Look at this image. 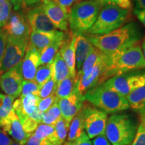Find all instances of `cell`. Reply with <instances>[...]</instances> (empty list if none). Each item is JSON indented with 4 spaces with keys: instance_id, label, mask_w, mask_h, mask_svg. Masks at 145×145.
<instances>
[{
    "instance_id": "f35d334b",
    "label": "cell",
    "mask_w": 145,
    "mask_h": 145,
    "mask_svg": "<svg viewBox=\"0 0 145 145\" xmlns=\"http://www.w3.org/2000/svg\"><path fill=\"white\" fill-rule=\"evenodd\" d=\"M131 145H145V128L141 124L138 126L137 133Z\"/></svg>"
},
{
    "instance_id": "f1b7e54d",
    "label": "cell",
    "mask_w": 145,
    "mask_h": 145,
    "mask_svg": "<svg viewBox=\"0 0 145 145\" xmlns=\"http://www.w3.org/2000/svg\"><path fill=\"white\" fill-rule=\"evenodd\" d=\"M61 117V112L57 101L54 103L52 106L44 114L41 123L54 126V124Z\"/></svg>"
},
{
    "instance_id": "ffe728a7",
    "label": "cell",
    "mask_w": 145,
    "mask_h": 145,
    "mask_svg": "<svg viewBox=\"0 0 145 145\" xmlns=\"http://www.w3.org/2000/svg\"><path fill=\"white\" fill-rule=\"evenodd\" d=\"M75 34H73L69 36L59 50L61 57H63L69 69L70 75L75 79H76L77 76L75 54Z\"/></svg>"
},
{
    "instance_id": "681fc988",
    "label": "cell",
    "mask_w": 145,
    "mask_h": 145,
    "mask_svg": "<svg viewBox=\"0 0 145 145\" xmlns=\"http://www.w3.org/2000/svg\"><path fill=\"white\" fill-rule=\"evenodd\" d=\"M40 1H42V0H25V5L26 7L31 6V5H35Z\"/></svg>"
},
{
    "instance_id": "5bb4252c",
    "label": "cell",
    "mask_w": 145,
    "mask_h": 145,
    "mask_svg": "<svg viewBox=\"0 0 145 145\" xmlns=\"http://www.w3.org/2000/svg\"><path fill=\"white\" fill-rule=\"evenodd\" d=\"M26 16L32 32H51L57 30L40 5L30 9L26 13Z\"/></svg>"
},
{
    "instance_id": "52a82bcc",
    "label": "cell",
    "mask_w": 145,
    "mask_h": 145,
    "mask_svg": "<svg viewBox=\"0 0 145 145\" xmlns=\"http://www.w3.org/2000/svg\"><path fill=\"white\" fill-rule=\"evenodd\" d=\"M111 65L110 55L104 53L101 59L95 66L83 74L77 81L78 93L84 96L88 90L97 85H101L106 81V72Z\"/></svg>"
},
{
    "instance_id": "cb8c5ba5",
    "label": "cell",
    "mask_w": 145,
    "mask_h": 145,
    "mask_svg": "<svg viewBox=\"0 0 145 145\" xmlns=\"http://www.w3.org/2000/svg\"><path fill=\"white\" fill-rule=\"evenodd\" d=\"M86 105V104H85ZM85 105L81 110L76 114L70 123L67 137V141L77 139L84 132V110Z\"/></svg>"
},
{
    "instance_id": "f6af8a7d",
    "label": "cell",
    "mask_w": 145,
    "mask_h": 145,
    "mask_svg": "<svg viewBox=\"0 0 145 145\" xmlns=\"http://www.w3.org/2000/svg\"><path fill=\"white\" fill-rule=\"evenodd\" d=\"M134 14L137 16L139 21L145 26V9H141V10L135 9Z\"/></svg>"
},
{
    "instance_id": "d6a6232c",
    "label": "cell",
    "mask_w": 145,
    "mask_h": 145,
    "mask_svg": "<svg viewBox=\"0 0 145 145\" xmlns=\"http://www.w3.org/2000/svg\"><path fill=\"white\" fill-rule=\"evenodd\" d=\"M13 5L10 0H0V28L8 22L12 12Z\"/></svg>"
},
{
    "instance_id": "ab89813d",
    "label": "cell",
    "mask_w": 145,
    "mask_h": 145,
    "mask_svg": "<svg viewBox=\"0 0 145 145\" xmlns=\"http://www.w3.org/2000/svg\"><path fill=\"white\" fill-rule=\"evenodd\" d=\"M63 145H93L91 140L86 132H83L80 137L75 140L65 142Z\"/></svg>"
},
{
    "instance_id": "60d3db41",
    "label": "cell",
    "mask_w": 145,
    "mask_h": 145,
    "mask_svg": "<svg viewBox=\"0 0 145 145\" xmlns=\"http://www.w3.org/2000/svg\"><path fill=\"white\" fill-rule=\"evenodd\" d=\"M54 1H55L69 15L72 7L75 3L80 1V0H54Z\"/></svg>"
},
{
    "instance_id": "d4e9b609",
    "label": "cell",
    "mask_w": 145,
    "mask_h": 145,
    "mask_svg": "<svg viewBox=\"0 0 145 145\" xmlns=\"http://www.w3.org/2000/svg\"><path fill=\"white\" fill-rule=\"evenodd\" d=\"M52 65V77L57 83V86L69 76H70L69 69L66 63L61 57L59 51L55 58H54Z\"/></svg>"
},
{
    "instance_id": "7c38bea8",
    "label": "cell",
    "mask_w": 145,
    "mask_h": 145,
    "mask_svg": "<svg viewBox=\"0 0 145 145\" xmlns=\"http://www.w3.org/2000/svg\"><path fill=\"white\" fill-rule=\"evenodd\" d=\"M22 81L20 63L0 77V88L7 95L15 99L20 95Z\"/></svg>"
},
{
    "instance_id": "6da1fadb",
    "label": "cell",
    "mask_w": 145,
    "mask_h": 145,
    "mask_svg": "<svg viewBox=\"0 0 145 145\" xmlns=\"http://www.w3.org/2000/svg\"><path fill=\"white\" fill-rule=\"evenodd\" d=\"M87 37L94 47L105 54H111L139 44L142 32L137 22H130L108 34Z\"/></svg>"
},
{
    "instance_id": "2e32d148",
    "label": "cell",
    "mask_w": 145,
    "mask_h": 145,
    "mask_svg": "<svg viewBox=\"0 0 145 145\" xmlns=\"http://www.w3.org/2000/svg\"><path fill=\"white\" fill-rule=\"evenodd\" d=\"M84 96L75 91L71 95L65 98L58 100L61 116L63 119L71 123L76 114L81 110L85 105Z\"/></svg>"
},
{
    "instance_id": "816d5d0a",
    "label": "cell",
    "mask_w": 145,
    "mask_h": 145,
    "mask_svg": "<svg viewBox=\"0 0 145 145\" xmlns=\"http://www.w3.org/2000/svg\"><path fill=\"white\" fill-rule=\"evenodd\" d=\"M141 118V123L140 124L142 125L143 127L145 128V116L142 117H140Z\"/></svg>"
},
{
    "instance_id": "f546056e",
    "label": "cell",
    "mask_w": 145,
    "mask_h": 145,
    "mask_svg": "<svg viewBox=\"0 0 145 145\" xmlns=\"http://www.w3.org/2000/svg\"><path fill=\"white\" fill-rule=\"evenodd\" d=\"M14 99L10 96L0 93V122L5 120L10 116L13 111Z\"/></svg>"
},
{
    "instance_id": "ee69618b",
    "label": "cell",
    "mask_w": 145,
    "mask_h": 145,
    "mask_svg": "<svg viewBox=\"0 0 145 145\" xmlns=\"http://www.w3.org/2000/svg\"><path fill=\"white\" fill-rule=\"evenodd\" d=\"M93 139V140L92 141L93 145H112L110 141L108 140L105 134L97 136Z\"/></svg>"
},
{
    "instance_id": "e0dca14e",
    "label": "cell",
    "mask_w": 145,
    "mask_h": 145,
    "mask_svg": "<svg viewBox=\"0 0 145 145\" xmlns=\"http://www.w3.org/2000/svg\"><path fill=\"white\" fill-rule=\"evenodd\" d=\"M69 35L70 34H66L64 32L58 30L51 32L32 31L30 32L29 37L28 45L41 52L43 49L55 42L65 40Z\"/></svg>"
},
{
    "instance_id": "83f0119b",
    "label": "cell",
    "mask_w": 145,
    "mask_h": 145,
    "mask_svg": "<svg viewBox=\"0 0 145 145\" xmlns=\"http://www.w3.org/2000/svg\"><path fill=\"white\" fill-rule=\"evenodd\" d=\"M104 56V52H101V50L97 49V48H94L93 50L90 52V54L88 56L85 61L83 62V64L81 67V70L79 72H77V76H76V80L79 79V77L85 72L89 70L91 68L97 64L99 61L101 59V58Z\"/></svg>"
},
{
    "instance_id": "8fae6325",
    "label": "cell",
    "mask_w": 145,
    "mask_h": 145,
    "mask_svg": "<svg viewBox=\"0 0 145 145\" xmlns=\"http://www.w3.org/2000/svg\"><path fill=\"white\" fill-rule=\"evenodd\" d=\"M2 29L8 36L29 40L30 28L26 14L21 10L12 11L8 22Z\"/></svg>"
},
{
    "instance_id": "5b68a950",
    "label": "cell",
    "mask_w": 145,
    "mask_h": 145,
    "mask_svg": "<svg viewBox=\"0 0 145 145\" xmlns=\"http://www.w3.org/2000/svg\"><path fill=\"white\" fill-rule=\"evenodd\" d=\"M137 128L127 114H114L108 118L105 135L112 145H129L135 138Z\"/></svg>"
},
{
    "instance_id": "1f68e13d",
    "label": "cell",
    "mask_w": 145,
    "mask_h": 145,
    "mask_svg": "<svg viewBox=\"0 0 145 145\" xmlns=\"http://www.w3.org/2000/svg\"><path fill=\"white\" fill-rule=\"evenodd\" d=\"M52 77V65H40L38 68L37 71L36 72L34 81L38 84L42 86L46 83L50 78Z\"/></svg>"
},
{
    "instance_id": "7a4b0ae2",
    "label": "cell",
    "mask_w": 145,
    "mask_h": 145,
    "mask_svg": "<svg viewBox=\"0 0 145 145\" xmlns=\"http://www.w3.org/2000/svg\"><path fill=\"white\" fill-rule=\"evenodd\" d=\"M85 100L106 114H113L130 108L126 97L107 88L104 83L90 89L84 95Z\"/></svg>"
},
{
    "instance_id": "30bf717a",
    "label": "cell",
    "mask_w": 145,
    "mask_h": 145,
    "mask_svg": "<svg viewBox=\"0 0 145 145\" xmlns=\"http://www.w3.org/2000/svg\"><path fill=\"white\" fill-rule=\"evenodd\" d=\"M108 118V114L104 112L85 105L84 130L90 139L105 134Z\"/></svg>"
},
{
    "instance_id": "836d02e7",
    "label": "cell",
    "mask_w": 145,
    "mask_h": 145,
    "mask_svg": "<svg viewBox=\"0 0 145 145\" xmlns=\"http://www.w3.org/2000/svg\"><path fill=\"white\" fill-rule=\"evenodd\" d=\"M41 86L38 84L35 81H22V91L20 96H25L28 94H33L39 96V91Z\"/></svg>"
},
{
    "instance_id": "d6986e66",
    "label": "cell",
    "mask_w": 145,
    "mask_h": 145,
    "mask_svg": "<svg viewBox=\"0 0 145 145\" xmlns=\"http://www.w3.org/2000/svg\"><path fill=\"white\" fill-rule=\"evenodd\" d=\"M40 99L39 96L33 94L20 96L19 98L16 99L13 103V109L19 120L25 117H31L38 110Z\"/></svg>"
},
{
    "instance_id": "8d00e7d4",
    "label": "cell",
    "mask_w": 145,
    "mask_h": 145,
    "mask_svg": "<svg viewBox=\"0 0 145 145\" xmlns=\"http://www.w3.org/2000/svg\"><path fill=\"white\" fill-rule=\"evenodd\" d=\"M95 1L101 3V5L114 4L122 9L131 10L133 0H95Z\"/></svg>"
},
{
    "instance_id": "3957f363",
    "label": "cell",
    "mask_w": 145,
    "mask_h": 145,
    "mask_svg": "<svg viewBox=\"0 0 145 145\" xmlns=\"http://www.w3.org/2000/svg\"><path fill=\"white\" fill-rule=\"evenodd\" d=\"M130 16V10H125L114 4L102 5L95 22L87 32L93 36L108 34L122 26Z\"/></svg>"
},
{
    "instance_id": "f907efd6",
    "label": "cell",
    "mask_w": 145,
    "mask_h": 145,
    "mask_svg": "<svg viewBox=\"0 0 145 145\" xmlns=\"http://www.w3.org/2000/svg\"><path fill=\"white\" fill-rule=\"evenodd\" d=\"M141 48H142L143 55H144V57L145 59V36L144 37V39H142V45H141Z\"/></svg>"
},
{
    "instance_id": "44dd1931",
    "label": "cell",
    "mask_w": 145,
    "mask_h": 145,
    "mask_svg": "<svg viewBox=\"0 0 145 145\" xmlns=\"http://www.w3.org/2000/svg\"><path fill=\"white\" fill-rule=\"evenodd\" d=\"M75 62L79 72L81 70L85 60L95 47L90 42L88 37L83 36V34H75Z\"/></svg>"
},
{
    "instance_id": "4dcf8cb0",
    "label": "cell",
    "mask_w": 145,
    "mask_h": 145,
    "mask_svg": "<svg viewBox=\"0 0 145 145\" xmlns=\"http://www.w3.org/2000/svg\"><path fill=\"white\" fill-rule=\"evenodd\" d=\"M69 126L70 123L63 119L62 117L54 124L56 135L61 145H63L66 141V139H67Z\"/></svg>"
},
{
    "instance_id": "9c48e42d",
    "label": "cell",
    "mask_w": 145,
    "mask_h": 145,
    "mask_svg": "<svg viewBox=\"0 0 145 145\" xmlns=\"http://www.w3.org/2000/svg\"><path fill=\"white\" fill-rule=\"evenodd\" d=\"M28 42L29 40H27L16 39L7 35L6 48L0 63V74L4 73L22 62Z\"/></svg>"
},
{
    "instance_id": "603a6c76",
    "label": "cell",
    "mask_w": 145,
    "mask_h": 145,
    "mask_svg": "<svg viewBox=\"0 0 145 145\" xmlns=\"http://www.w3.org/2000/svg\"><path fill=\"white\" fill-rule=\"evenodd\" d=\"M130 108L140 117L145 116V83L126 97Z\"/></svg>"
},
{
    "instance_id": "bcb514c9",
    "label": "cell",
    "mask_w": 145,
    "mask_h": 145,
    "mask_svg": "<svg viewBox=\"0 0 145 145\" xmlns=\"http://www.w3.org/2000/svg\"><path fill=\"white\" fill-rule=\"evenodd\" d=\"M13 5L14 10H20L23 8H26L25 0H10Z\"/></svg>"
},
{
    "instance_id": "74e56055",
    "label": "cell",
    "mask_w": 145,
    "mask_h": 145,
    "mask_svg": "<svg viewBox=\"0 0 145 145\" xmlns=\"http://www.w3.org/2000/svg\"><path fill=\"white\" fill-rule=\"evenodd\" d=\"M57 101L58 99L54 94L49 96V97H47L46 98L40 99L39 103L38 108L41 112L45 113L52 106V104Z\"/></svg>"
},
{
    "instance_id": "ac0fdd59",
    "label": "cell",
    "mask_w": 145,
    "mask_h": 145,
    "mask_svg": "<svg viewBox=\"0 0 145 145\" xmlns=\"http://www.w3.org/2000/svg\"><path fill=\"white\" fill-rule=\"evenodd\" d=\"M40 52L28 45L26 53L21 62V72L24 80H34L36 72L40 66Z\"/></svg>"
},
{
    "instance_id": "d590c367",
    "label": "cell",
    "mask_w": 145,
    "mask_h": 145,
    "mask_svg": "<svg viewBox=\"0 0 145 145\" xmlns=\"http://www.w3.org/2000/svg\"><path fill=\"white\" fill-rule=\"evenodd\" d=\"M24 131L28 134L29 135H31L34 133L39 124L34 119L30 117H25L24 118L20 120Z\"/></svg>"
},
{
    "instance_id": "e575fe53",
    "label": "cell",
    "mask_w": 145,
    "mask_h": 145,
    "mask_svg": "<svg viewBox=\"0 0 145 145\" xmlns=\"http://www.w3.org/2000/svg\"><path fill=\"white\" fill-rule=\"evenodd\" d=\"M57 88V84L53 77L50 78L46 83H45L43 86H41L39 95L40 99L46 98L47 97L54 95L55 93Z\"/></svg>"
},
{
    "instance_id": "7bdbcfd3",
    "label": "cell",
    "mask_w": 145,
    "mask_h": 145,
    "mask_svg": "<svg viewBox=\"0 0 145 145\" xmlns=\"http://www.w3.org/2000/svg\"><path fill=\"white\" fill-rule=\"evenodd\" d=\"M13 140L10 137L6 132L0 128V145H10Z\"/></svg>"
},
{
    "instance_id": "8992f818",
    "label": "cell",
    "mask_w": 145,
    "mask_h": 145,
    "mask_svg": "<svg viewBox=\"0 0 145 145\" xmlns=\"http://www.w3.org/2000/svg\"><path fill=\"white\" fill-rule=\"evenodd\" d=\"M102 5L95 0H85L75 3L69 14V26L72 34L86 32L94 24Z\"/></svg>"
},
{
    "instance_id": "4fadbf2b",
    "label": "cell",
    "mask_w": 145,
    "mask_h": 145,
    "mask_svg": "<svg viewBox=\"0 0 145 145\" xmlns=\"http://www.w3.org/2000/svg\"><path fill=\"white\" fill-rule=\"evenodd\" d=\"M41 8L56 28L68 31L69 15L54 0H42Z\"/></svg>"
},
{
    "instance_id": "7dc6e473",
    "label": "cell",
    "mask_w": 145,
    "mask_h": 145,
    "mask_svg": "<svg viewBox=\"0 0 145 145\" xmlns=\"http://www.w3.org/2000/svg\"><path fill=\"white\" fill-rule=\"evenodd\" d=\"M25 145H42L41 143V141L37 138L33 134L30 135L29 138L27 140V142Z\"/></svg>"
},
{
    "instance_id": "4316f807",
    "label": "cell",
    "mask_w": 145,
    "mask_h": 145,
    "mask_svg": "<svg viewBox=\"0 0 145 145\" xmlns=\"http://www.w3.org/2000/svg\"><path fill=\"white\" fill-rule=\"evenodd\" d=\"M64 42L65 40L57 41L42 50L40 57V65L52 64Z\"/></svg>"
},
{
    "instance_id": "277c9868",
    "label": "cell",
    "mask_w": 145,
    "mask_h": 145,
    "mask_svg": "<svg viewBox=\"0 0 145 145\" xmlns=\"http://www.w3.org/2000/svg\"><path fill=\"white\" fill-rule=\"evenodd\" d=\"M109 55L111 59V65L106 72L107 80L114 76L125 72L145 70V59L140 44L122 52Z\"/></svg>"
},
{
    "instance_id": "c3c4849f",
    "label": "cell",
    "mask_w": 145,
    "mask_h": 145,
    "mask_svg": "<svg viewBox=\"0 0 145 145\" xmlns=\"http://www.w3.org/2000/svg\"><path fill=\"white\" fill-rule=\"evenodd\" d=\"M135 2V9L141 10L145 9V0H133Z\"/></svg>"
},
{
    "instance_id": "9a60e30c",
    "label": "cell",
    "mask_w": 145,
    "mask_h": 145,
    "mask_svg": "<svg viewBox=\"0 0 145 145\" xmlns=\"http://www.w3.org/2000/svg\"><path fill=\"white\" fill-rule=\"evenodd\" d=\"M0 128L8 133V135L12 137V140L22 145L26 144L30 137V135L24 131L22 125L14 110L8 118L0 122Z\"/></svg>"
},
{
    "instance_id": "ba28073f",
    "label": "cell",
    "mask_w": 145,
    "mask_h": 145,
    "mask_svg": "<svg viewBox=\"0 0 145 145\" xmlns=\"http://www.w3.org/2000/svg\"><path fill=\"white\" fill-rule=\"evenodd\" d=\"M145 83V70L135 71L114 76L104 83L107 88L126 97Z\"/></svg>"
},
{
    "instance_id": "484cf974",
    "label": "cell",
    "mask_w": 145,
    "mask_h": 145,
    "mask_svg": "<svg viewBox=\"0 0 145 145\" xmlns=\"http://www.w3.org/2000/svg\"><path fill=\"white\" fill-rule=\"evenodd\" d=\"M76 90L77 80L70 75L58 84L54 95L59 100L69 97Z\"/></svg>"
},
{
    "instance_id": "7402d4cb",
    "label": "cell",
    "mask_w": 145,
    "mask_h": 145,
    "mask_svg": "<svg viewBox=\"0 0 145 145\" xmlns=\"http://www.w3.org/2000/svg\"><path fill=\"white\" fill-rule=\"evenodd\" d=\"M42 145H61L55 133L54 126L40 123L33 133Z\"/></svg>"
},
{
    "instance_id": "f5cc1de1",
    "label": "cell",
    "mask_w": 145,
    "mask_h": 145,
    "mask_svg": "<svg viewBox=\"0 0 145 145\" xmlns=\"http://www.w3.org/2000/svg\"><path fill=\"white\" fill-rule=\"evenodd\" d=\"M10 145H22V144H19V143L16 142H15V141L13 140V142H12V144H11Z\"/></svg>"
},
{
    "instance_id": "b9f144b4",
    "label": "cell",
    "mask_w": 145,
    "mask_h": 145,
    "mask_svg": "<svg viewBox=\"0 0 145 145\" xmlns=\"http://www.w3.org/2000/svg\"><path fill=\"white\" fill-rule=\"evenodd\" d=\"M7 44V34L3 29H0V63L4 55Z\"/></svg>"
}]
</instances>
